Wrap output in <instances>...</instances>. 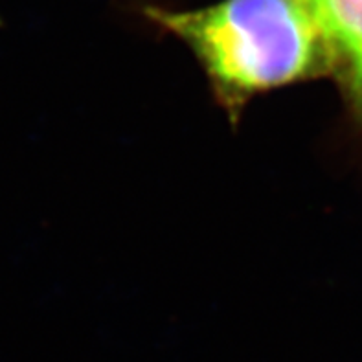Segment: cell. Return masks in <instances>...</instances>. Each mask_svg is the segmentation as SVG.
I'll use <instances>...</instances> for the list:
<instances>
[{
  "instance_id": "7a4b0ae2",
  "label": "cell",
  "mask_w": 362,
  "mask_h": 362,
  "mask_svg": "<svg viewBox=\"0 0 362 362\" xmlns=\"http://www.w3.org/2000/svg\"><path fill=\"white\" fill-rule=\"evenodd\" d=\"M326 37L331 76L362 142V0H308Z\"/></svg>"
},
{
  "instance_id": "6da1fadb",
  "label": "cell",
  "mask_w": 362,
  "mask_h": 362,
  "mask_svg": "<svg viewBox=\"0 0 362 362\" xmlns=\"http://www.w3.org/2000/svg\"><path fill=\"white\" fill-rule=\"evenodd\" d=\"M144 13L188 46L235 125L254 98L331 76L326 37L308 0H219Z\"/></svg>"
}]
</instances>
